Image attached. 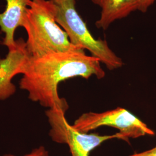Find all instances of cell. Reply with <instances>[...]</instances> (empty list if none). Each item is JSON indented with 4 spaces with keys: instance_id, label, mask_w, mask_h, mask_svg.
I'll return each mask as SVG.
<instances>
[{
    "instance_id": "obj_1",
    "label": "cell",
    "mask_w": 156,
    "mask_h": 156,
    "mask_svg": "<svg viewBox=\"0 0 156 156\" xmlns=\"http://www.w3.org/2000/svg\"><path fill=\"white\" fill-rule=\"evenodd\" d=\"M96 57L88 56L84 50L53 52L38 57L30 56L23 69L19 85L28 93V98L48 109L67 112L68 105L60 98L58 86L74 77L89 79L95 76L104 78L105 73Z\"/></svg>"
},
{
    "instance_id": "obj_2",
    "label": "cell",
    "mask_w": 156,
    "mask_h": 156,
    "mask_svg": "<svg viewBox=\"0 0 156 156\" xmlns=\"http://www.w3.org/2000/svg\"><path fill=\"white\" fill-rule=\"evenodd\" d=\"M22 27L27 34L26 44L31 57L84 50L73 45L67 33L56 22L55 5L50 0H30Z\"/></svg>"
},
{
    "instance_id": "obj_3",
    "label": "cell",
    "mask_w": 156,
    "mask_h": 156,
    "mask_svg": "<svg viewBox=\"0 0 156 156\" xmlns=\"http://www.w3.org/2000/svg\"><path fill=\"white\" fill-rule=\"evenodd\" d=\"M56 22L67 33L73 45L89 51L106 68L113 71L122 67V59L109 48L105 40L95 39L76 8V0L51 1Z\"/></svg>"
},
{
    "instance_id": "obj_4",
    "label": "cell",
    "mask_w": 156,
    "mask_h": 156,
    "mask_svg": "<svg viewBox=\"0 0 156 156\" xmlns=\"http://www.w3.org/2000/svg\"><path fill=\"white\" fill-rule=\"evenodd\" d=\"M66 112L57 108L48 109L46 115L50 125L51 139L56 143L68 145L72 156H89L91 151L106 140L113 139L125 140L119 133L101 135L80 132L68 123Z\"/></svg>"
},
{
    "instance_id": "obj_5",
    "label": "cell",
    "mask_w": 156,
    "mask_h": 156,
    "mask_svg": "<svg viewBox=\"0 0 156 156\" xmlns=\"http://www.w3.org/2000/svg\"><path fill=\"white\" fill-rule=\"evenodd\" d=\"M73 127L80 132L89 133L102 126H108L119 130L125 141L129 138H138L146 135L154 136L155 132L128 110L118 107L101 113L87 112L74 122Z\"/></svg>"
},
{
    "instance_id": "obj_6",
    "label": "cell",
    "mask_w": 156,
    "mask_h": 156,
    "mask_svg": "<svg viewBox=\"0 0 156 156\" xmlns=\"http://www.w3.org/2000/svg\"><path fill=\"white\" fill-rule=\"evenodd\" d=\"M8 50L5 57L0 58V100H5L15 93L12 79L22 74L24 66L30 56L22 38L16 41L15 45Z\"/></svg>"
},
{
    "instance_id": "obj_7",
    "label": "cell",
    "mask_w": 156,
    "mask_h": 156,
    "mask_svg": "<svg viewBox=\"0 0 156 156\" xmlns=\"http://www.w3.org/2000/svg\"><path fill=\"white\" fill-rule=\"evenodd\" d=\"M5 1V10L0 13V28L5 35L3 44L9 49L16 44L15 33L17 27H22L30 0Z\"/></svg>"
},
{
    "instance_id": "obj_8",
    "label": "cell",
    "mask_w": 156,
    "mask_h": 156,
    "mask_svg": "<svg viewBox=\"0 0 156 156\" xmlns=\"http://www.w3.org/2000/svg\"><path fill=\"white\" fill-rule=\"evenodd\" d=\"M101 8L100 18L95 22L97 28L106 30L112 23L128 16L138 11L140 0H91Z\"/></svg>"
},
{
    "instance_id": "obj_9",
    "label": "cell",
    "mask_w": 156,
    "mask_h": 156,
    "mask_svg": "<svg viewBox=\"0 0 156 156\" xmlns=\"http://www.w3.org/2000/svg\"><path fill=\"white\" fill-rule=\"evenodd\" d=\"M48 151L44 146H39L38 147L35 148L30 153L23 156H48ZM3 156H16L12 154H6Z\"/></svg>"
},
{
    "instance_id": "obj_10",
    "label": "cell",
    "mask_w": 156,
    "mask_h": 156,
    "mask_svg": "<svg viewBox=\"0 0 156 156\" xmlns=\"http://www.w3.org/2000/svg\"><path fill=\"white\" fill-rule=\"evenodd\" d=\"M156 1V0H140L138 11L142 13H146Z\"/></svg>"
},
{
    "instance_id": "obj_11",
    "label": "cell",
    "mask_w": 156,
    "mask_h": 156,
    "mask_svg": "<svg viewBox=\"0 0 156 156\" xmlns=\"http://www.w3.org/2000/svg\"><path fill=\"white\" fill-rule=\"evenodd\" d=\"M128 156H156V146L147 151L136 153Z\"/></svg>"
},
{
    "instance_id": "obj_12",
    "label": "cell",
    "mask_w": 156,
    "mask_h": 156,
    "mask_svg": "<svg viewBox=\"0 0 156 156\" xmlns=\"http://www.w3.org/2000/svg\"><path fill=\"white\" fill-rule=\"evenodd\" d=\"M50 1H55V0H50Z\"/></svg>"
}]
</instances>
